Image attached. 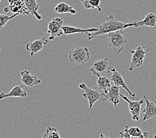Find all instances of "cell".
I'll return each mask as SVG.
<instances>
[{
    "label": "cell",
    "mask_w": 156,
    "mask_h": 138,
    "mask_svg": "<svg viewBox=\"0 0 156 138\" xmlns=\"http://www.w3.org/2000/svg\"><path fill=\"white\" fill-rule=\"evenodd\" d=\"M99 138H112V137H110V136H108V134L106 133H100V137ZM119 138H121V137H119Z\"/></svg>",
    "instance_id": "obj_26"
},
{
    "label": "cell",
    "mask_w": 156,
    "mask_h": 138,
    "mask_svg": "<svg viewBox=\"0 0 156 138\" xmlns=\"http://www.w3.org/2000/svg\"><path fill=\"white\" fill-rule=\"evenodd\" d=\"M132 138H141V137H132Z\"/></svg>",
    "instance_id": "obj_29"
},
{
    "label": "cell",
    "mask_w": 156,
    "mask_h": 138,
    "mask_svg": "<svg viewBox=\"0 0 156 138\" xmlns=\"http://www.w3.org/2000/svg\"><path fill=\"white\" fill-rule=\"evenodd\" d=\"M25 3L29 13L35 16L37 20L41 21L42 19L41 15L38 12L39 5L37 0H25Z\"/></svg>",
    "instance_id": "obj_18"
},
{
    "label": "cell",
    "mask_w": 156,
    "mask_h": 138,
    "mask_svg": "<svg viewBox=\"0 0 156 138\" xmlns=\"http://www.w3.org/2000/svg\"><path fill=\"white\" fill-rule=\"evenodd\" d=\"M131 27L137 28L140 27H154L156 26V16L155 14L150 13L147 14L143 20L138 21H132L130 23Z\"/></svg>",
    "instance_id": "obj_14"
},
{
    "label": "cell",
    "mask_w": 156,
    "mask_h": 138,
    "mask_svg": "<svg viewBox=\"0 0 156 138\" xmlns=\"http://www.w3.org/2000/svg\"><path fill=\"white\" fill-rule=\"evenodd\" d=\"M110 70H111V73H112V76H111V78H110V80L113 82L114 85L117 86V87H119L123 88L124 90L128 93L132 99L136 98V94L135 93L132 92L130 90V89L128 87V85L125 83L124 78L122 76V74L119 73L118 70L114 68V67H111Z\"/></svg>",
    "instance_id": "obj_10"
},
{
    "label": "cell",
    "mask_w": 156,
    "mask_h": 138,
    "mask_svg": "<svg viewBox=\"0 0 156 138\" xmlns=\"http://www.w3.org/2000/svg\"><path fill=\"white\" fill-rule=\"evenodd\" d=\"M90 51L87 47L78 46L69 53V61L72 64L84 65L90 60Z\"/></svg>",
    "instance_id": "obj_3"
},
{
    "label": "cell",
    "mask_w": 156,
    "mask_h": 138,
    "mask_svg": "<svg viewBox=\"0 0 156 138\" xmlns=\"http://www.w3.org/2000/svg\"><path fill=\"white\" fill-rule=\"evenodd\" d=\"M120 135L121 138H132V136L129 135V133L126 129H124V132H120Z\"/></svg>",
    "instance_id": "obj_25"
},
{
    "label": "cell",
    "mask_w": 156,
    "mask_h": 138,
    "mask_svg": "<svg viewBox=\"0 0 156 138\" xmlns=\"http://www.w3.org/2000/svg\"><path fill=\"white\" fill-rule=\"evenodd\" d=\"M129 27H131L130 23H125L120 21L116 20L113 15L111 14L106 19V21L99 26L98 31L87 33V37L88 41H91L101 35H108L110 33L123 30V29Z\"/></svg>",
    "instance_id": "obj_1"
},
{
    "label": "cell",
    "mask_w": 156,
    "mask_h": 138,
    "mask_svg": "<svg viewBox=\"0 0 156 138\" xmlns=\"http://www.w3.org/2000/svg\"><path fill=\"white\" fill-rule=\"evenodd\" d=\"M110 70L111 67L109 66L108 58H105L94 62L93 65L90 69V71L94 75L99 77L105 76L106 74L111 73Z\"/></svg>",
    "instance_id": "obj_9"
},
{
    "label": "cell",
    "mask_w": 156,
    "mask_h": 138,
    "mask_svg": "<svg viewBox=\"0 0 156 138\" xmlns=\"http://www.w3.org/2000/svg\"><path fill=\"white\" fill-rule=\"evenodd\" d=\"M144 101L146 102V107L143 110V122H146L150 119L156 118V105L151 102L147 96H144Z\"/></svg>",
    "instance_id": "obj_11"
},
{
    "label": "cell",
    "mask_w": 156,
    "mask_h": 138,
    "mask_svg": "<svg viewBox=\"0 0 156 138\" xmlns=\"http://www.w3.org/2000/svg\"><path fill=\"white\" fill-rule=\"evenodd\" d=\"M120 97L124 100L128 104V109L131 114V117L133 120L139 122L140 120V114H141V107L142 104H144V101L143 100H137V101H132L129 100L127 96L120 94Z\"/></svg>",
    "instance_id": "obj_7"
},
{
    "label": "cell",
    "mask_w": 156,
    "mask_h": 138,
    "mask_svg": "<svg viewBox=\"0 0 156 138\" xmlns=\"http://www.w3.org/2000/svg\"><path fill=\"white\" fill-rule=\"evenodd\" d=\"M144 138H150L149 137V133L147 132H144Z\"/></svg>",
    "instance_id": "obj_27"
},
{
    "label": "cell",
    "mask_w": 156,
    "mask_h": 138,
    "mask_svg": "<svg viewBox=\"0 0 156 138\" xmlns=\"http://www.w3.org/2000/svg\"><path fill=\"white\" fill-rule=\"evenodd\" d=\"M21 81L25 85L29 87H34L41 83V80L36 76H33L28 70H23L21 72Z\"/></svg>",
    "instance_id": "obj_13"
},
{
    "label": "cell",
    "mask_w": 156,
    "mask_h": 138,
    "mask_svg": "<svg viewBox=\"0 0 156 138\" xmlns=\"http://www.w3.org/2000/svg\"><path fill=\"white\" fill-rule=\"evenodd\" d=\"M64 19L61 17H58L52 19L49 23L48 24L47 33L50 35L49 37V41H53L56 37H60L64 32L62 30Z\"/></svg>",
    "instance_id": "obj_6"
},
{
    "label": "cell",
    "mask_w": 156,
    "mask_h": 138,
    "mask_svg": "<svg viewBox=\"0 0 156 138\" xmlns=\"http://www.w3.org/2000/svg\"><path fill=\"white\" fill-rule=\"evenodd\" d=\"M22 1H23V2H25V0H22Z\"/></svg>",
    "instance_id": "obj_31"
},
{
    "label": "cell",
    "mask_w": 156,
    "mask_h": 138,
    "mask_svg": "<svg viewBox=\"0 0 156 138\" xmlns=\"http://www.w3.org/2000/svg\"><path fill=\"white\" fill-rule=\"evenodd\" d=\"M84 1H86V0H80V2H81L82 3H83V2H84Z\"/></svg>",
    "instance_id": "obj_28"
},
{
    "label": "cell",
    "mask_w": 156,
    "mask_h": 138,
    "mask_svg": "<svg viewBox=\"0 0 156 138\" xmlns=\"http://www.w3.org/2000/svg\"><path fill=\"white\" fill-rule=\"evenodd\" d=\"M42 138H61V137L56 128L49 126Z\"/></svg>",
    "instance_id": "obj_23"
},
{
    "label": "cell",
    "mask_w": 156,
    "mask_h": 138,
    "mask_svg": "<svg viewBox=\"0 0 156 138\" xmlns=\"http://www.w3.org/2000/svg\"><path fill=\"white\" fill-rule=\"evenodd\" d=\"M62 30H63V32H64V34L66 35L76 34V33H85V34L87 35V33H93V32L98 31V27L82 29V28H79L76 27H73V26L64 25L62 27Z\"/></svg>",
    "instance_id": "obj_17"
},
{
    "label": "cell",
    "mask_w": 156,
    "mask_h": 138,
    "mask_svg": "<svg viewBox=\"0 0 156 138\" xmlns=\"http://www.w3.org/2000/svg\"><path fill=\"white\" fill-rule=\"evenodd\" d=\"M27 96V93L26 92L23 88V86H16L14 87L11 91L8 93L4 92H1L0 94V100H2L5 98H25V97Z\"/></svg>",
    "instance_id": "obj_15"
},
{
    "label": "cell",
    "mask_w": 156,
    "mask_h": 138,
    "mask_svg": "<svg viewBox=\"0 0 156 138\" xmlns=\"http://www.w3.org/2000/svg\"><path fill=\"white\" fill-rule=\"evenodd\" d=\"M79 88L84 90L83 96L87 99L88 102L89 108L91 109L93 107L94 104L98 101H106L105 94L97 90L88 87L84 83H80L79 85Z\"/></svg>",
    "instance_id": "obj_4"
},
{
    "label": "cell",
    "mask_w": 156,
    "mask_h": 138,
    "mask_svg": "<svg viewBox=\"0 0 156 138\" xmlns=\"http://www.w3.org/2000/svg\"><path fill=\"white\" fill-rule=\"evenodd\" d=\"M125 129L129 133V135L132 137L141 138L144 137V132H142V129L139 128V127H129L128 126H126L125 127Z\"/></svg>",
    "instance_id": "obj_22"
},
{
    "label": "cell",
    "mask_w": 156,
    "mask_h": 138,
    "mask_svg": "<svg viewBox=\"0 0 156 138\" xmlns=\"http://www.w3.org/2000/svg\"><path fill=\"white\" fill-rule=\"evenodd\" d=\"M96 83L98 88L100 90H102L104 94H106L110 88L112 87L111 80L106 76H101L98 77Z\"/></svg>",
    "instance_id": "obj_20"
},
{
    "label": "cell",
    "mask_w": 156,
    "mask_h": 138,
    "mask_svg": "<svg viewBox=\"0 0 156 138\" xmlns=\"http://www.w3.org/2000/svg\"><path fill=\"white\" fill-rule=\"evenodd\" d=\"M9 6L5 7V13L12 12L13 13H19L23 16H29L31 13L25 5V2L22 0H8Z\"/></svg>",
    "instance_id": "obj_8"
},
{
    "label": "cell",
    "mask_w": 156,
    "mask_h": 138,
    "mask_svg": "<svg viewBox=\"0 0 156 138\" xmlns=\"http://www.w3.org/2000/svg\"><path fill=\"white\" fill-rule=\"evenodd\" d=\"M0 1H2V0H0Z\"/></svg>",
    "instance_id": "obj_32"
},
{
    "label": "cell",
    "mask_w": 156,
    "mask_h": 138,
    "mask_svg": "<svg viewBox=\"0 0 156 138\" xmlns=\"http://www.w3.org/2000/svg\"><path fill=\"white\" fill-rule=\"evenodd\" d=\"M19 16H20V14L19 13H14L11 16H7V15H4V14L0 15V29H2L3 27H4L9 20H12L13 18Z\"/></svg>",
    "instance_id": "obj_24"
},
{
    "label": "cell",
    "mask_w": 156,
    "mask_h": 138,
    "mask_svg": "<svg viewBox=\"0 0 156 138\" xmlns=\"http://www.w3.org/2000/svg\"><path fill=\"white\" fill-rule=\"evenodd\" d=\"M146 46H139L135 50L130 51L132 58L130 65L129 66V71H133L134 69L143 65L146 57Z\"/></svg>",
    "instance_id": "obj_5"
},
{
    "label": "cell",
    "mask_w": 156,
    "mask_h": 138,
    "mask_svg": "<svg viewBox=\"0 0 156 138\" xmlns=\"http://www.w3.org/2000/svg\"><path fill=\"white\" fill-rule=\"evenodd\" d=\"M55 12L60 15H65V13H70L71 15H75L76 13V10L73 8L72 6L69 5L65 2L59 3L55 7Z\"/></svg>",
    "instance_id": "obj_19"
},
{
    "label": "cell",
    "mask_w": 156,
    "mask_h": 138,
    "mask_svg": "<svg viewBox=\"0 0 156 138\" xmlns=\"http://www.w3.org/2000/svg\"><path fill=\"white\" fill-rule=\"evenodd\" d=\"M108 47L112 48L117 55L124 53L128 39L124 37L122 30L110 33L107 35Z\"/></svg>",
    "instance_id": "obj_2"
},
{
    "label": "cell",
    "mask_w": 156,
    "mask_h": 138,
    "mask_svg": "<svg viewBox=\"0 0 156 138\" xmlns=\"http://www.w3.org/2000/svg\"><path fill=\"white\" fill-rule=\"evenodd\" d=\"M48 41H49V39L43 37V38L40 39L27 43L25 45V48L26 50L29 52V53H30V55L31 57H33V56H34L36 53H37L38 52L41 51L44 46L48 44Z\"/></svg>",
    "instance_id": "obj_12"
},
{
    "label": "cell",
    "mask_w": 156,
    "mask_h": 138,
    "mask_svg": "<svg viewBox=\"0 0 156 138\" xmlns=\"http://www.w3.org/2000/svg\"><path fill=\"white\" fill-rule=\"evenodd\" d=\"M154 138H156V133H155V135L154 136Z\"/></svg>",
    "instance_id": "obj_30"
},
{
    "label": "cell",
    "mask_w": 156,
    "mask_h": 138,
    "mask_svg": "<svg viewBox=\"0 0 156 138\" xmlns=\"http://www.w3.org/2000/svg\"><path fill=\"white\" fill-rule=\"evenodd\" d=\"M100 0H86L83 2V5L87 9H98L99 12H102V7H100Z\"/></svg>",
    "instance_id": "obj_21"
},
{
    "label": "cell",
    "mask_w": 156,
    "mask_h": 138,
    "mask_svg": "<svg viewBox=\"0 0 156 138\" xmlns=\"http://www.w3.org/2000/svg\"><path fill=\"white\" fill-rule=\"evenodd\" d=\"M120 88L117 86L112 85L106 94H105L106 100L112 104L114 106H117L118 104L120 103Z\"/></svg>",
    "instance_id": "obj_16"
}]
</instances>
